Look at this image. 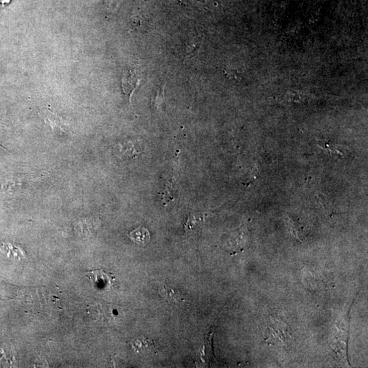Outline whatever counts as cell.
Segmentation results:
<instances>
[{"mask_svg": "<svg viewBox=\"0 0 368 368\" xmlns=\"http://www.w3.org/2000/svg\"><path fill=\"white\" fill-rule=\"evenodd\" d=\"M287 98L290 101L299 102L301 100V94L297 92H292L288 94Z\"/></svg>", "mask_w": 368, "mask_h": 368, "instance_id": "obj_13", "label": "cell"}, {"mask_svg": "<svg viewBox=\"0 0 368 368\" xmlns=\"http://www.w3.org/2000/svg\"><path fill=\"white\" fill-rule=\"evenodd\" d=\"M10 0H0V5L4 4V3H8Z\"/></svg>", "mask_w": 368, "mask_h": 368, "instance_id": "obj_14", "label": "cell"}, {"mask_svg": "<svg viewBox=\"0 0 368 368\" xmlns=\"http://www.w3.org/2000/svg\"><path fill=\"white\" fill-rule=\"evenodd\" d=\"M122 156L127 159L134 158L141 152L139 143L136 140H127L120 144L118 147Z\"/></svg>", "mask_w": 368, "mask_h": 368, "instance_id": "obj_5", "label": "cell"}, {"mask_svg": "<svg viewBox=\"0 0 368 368\" xmlns=\"http://www.w3.org/2000/svg\"><path fill=\"white\" fill-rule=\"evenodd\" d=\"M225 78L231 82H239L241 80V74L236 70H225L223 71Z\"/></svg>", "mask_w": 368, "mask_h": 368, "instance_id": "obj_10", "label": "cell"}, {"mask_svg": "<svg viewBox=\"0 0 368 368\" xmlns=\"http://www.w3.org/2000/svg\"><path fill=\"white\" fill-rule=\"evenodd\" d=\"M133 349L136 353H149L155 349V342L151 338L141 337L132 342Z\"/></svg>", "mask_w": 368, "mask_h": 368, "instance_id": "obj_8", "label": "cell"}, {"mask_svg": "<svg viewBox=\"0 0 368 368\" xmlns=\"http://www.w3.org/2000/svg\"><path fill=\"white\" fill-rule=\"evenodd\" d=\"M159 293L164 299L170 303H179L186 301L184 295L179 290L174 289L164 284L159 288Z\"/></svg>", "mask_w": 368, "mask_h": 368, "instance_id": "obj_6", "label": "cell"}, {"mask_svg": "<svg viewBox=\"0 0 368 368\" xmlns=\"http://www.w3.org/2000/svg\"><path fill=\"white\" fill-rule=\"evenodd\" d=\"M40 114L46 123L52 127L53 130H55V128H58L60 130L64 131L68 128L67 123L62 118L59 117L54 113L51 112L49 109H42Z\"/></svg>", "mask_w": 368, "mask_h": 368, "instance_id": "obj_3", "label": "cell"}, {"mask_svg": "<svg viewBox=\"0 0 368 368\" xmlns=\"http://www.w3.org/2000/svg\"><path fill=\"white\" fill-rule=\"evenodd\" d=\"M141 79L140 69L135 66H129L123 72L122 76V89L130 102L135 90L139 86Z\"/></svg>", "mask_w": 368, "mask_h": 368, "instance_id": "obj_1", "label": "cell"}, {"mask_svg": "<svg viewBox=\"0 0 368 368\" xmlns=\"http://www.w3.org/2000/svg\"><path fill=\"white\" fill-rule=\"evenodd\" d=\"M186 8L202 10V0H179Z\"/></svg>", "mask_w": 368, "mask_h": 368, "instance_id": "obj_11", "label": "cell"}, {"mask_svg": "<svg viewBox=\"0 0 368 368\" xmlns=\"http://www.w3.org/2000/svg\"><path fill=\"white\" fill-rule=\"evenodd\" d=\"M127 236L134 243L142 245H145L146 244L149 243L151 239L149 231L144 227H138L134 229L129 233Z\"/></svg>", "mask_w": 368, "mask_h": 368, "instance_id": "obj_7", "label": "cell"}, {"mask_svg": "<svg viewBox=\"0 0 368 368\" xmlns=\"http://www.w3.org/2000/svg\"><path fill=\"white\" fill-rule=\"evenodd\" d=\"M164 88L165 85L158 87V89L155 92L154 95L152 99V103L155 108L158 109L162 107L165 101V96H164Z\"/></svg>", "mask_w": 368, "mask_h": 368, "instance_id": "obj_9", "label": "cell"}, {"mask_svg": "<svg viewBox=\"0 0 368 368\" xmlns=\"http://www.w3.org/2000/svg\"><path fill=\"white\" fill-rule=\"evenodd\" d=\"M284 323H275V321H271V325L269 326L270 338L269 340H274L275 342L284 341L286 338L289 336V331L288 327H284Z\"/></svg>", "mask_w": 368, "mask_h": 368, "instance_id": "obj_4", "label": "cell"}, {"mask_svg": "<svg viewBox=\"0 0 368 368\" xmlns=\"http://www.w3.org/2000/svg\"><path fill=\"white\" fill-rule=\"evenodd\" d=\"M86 275L92 284L98 288H103L108 286V284H111L115 279L112 273L105 272L103 269H95L94 271H88Z\"/></svg>", "mask_w": 368, "mask_h": 368, "instance_id": "obj_2", "label": "cell"}, {"mask_svg": "<svg viewBox=\"0 0 368 368\" xmlns=\"http://www.w3.org/2000/svg\"><path fill=\"white\" fill-rule=\"evenodd\" d=\"M321 146L325 151H327V153H328L329 154L343 155V153L340 152V150H338V149H336V148H335L334 145H328V144L326 143L325 144V145H321Z\"/></svg>", "mask_w": 368, "mask_h": 368, "instance_id": "obj_12", "label": "cell"}]
</instances>
